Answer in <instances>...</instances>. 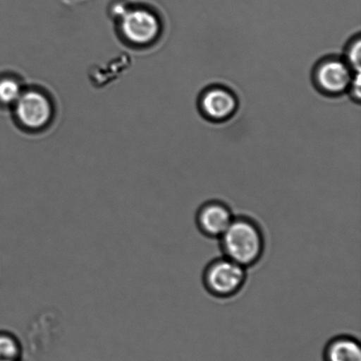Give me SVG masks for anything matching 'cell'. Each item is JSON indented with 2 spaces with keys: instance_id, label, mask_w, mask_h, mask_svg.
Instances as JSON below:
<instances>
[{
  "instance_id": "cell-10",
  "label": "cell",
  "mask_w": 361,
  "mask_h": 361,
  "mask_svg": "<svg viewBox=\"0 0 361 361\" xmlns=\"http://www.w3.org/2000/svg\"><path fill=\"white\" fill-rule=\"evenodd\" d=\"M345 62L351 67L353 72L360 73L361 40L360 35L353 37L345 49Z\"/></svg>"
},
{
  "instance_id": "cell-2",
  "label": "cell",
  "mask_w": 361,
  "mask_h": 361,
  "mask_svg": "<svg viewBox=\"0 0 361 361\" xmlns=\"http://www.w3.org/2000/svg\"><path fill=\"white\" fill-rule=\"evenodd\" d=\"M121 8L115 14L118 30L122 40L136 48L149 47L160 39L164 30L161 17L154 11L145 7Z\"/></svg>"
},
{
  "instance_id": "cell-8",
  "label": "cell",
  "mask_w": 361,
  "mask_h": 361,
  "mask_svg": "<svg viewBox=\"0 0 361 361\" xmlns=\"http://www.w3.org/2000/svg\"><path fill=\"white\" fill-rule=\"evenodd\" d=\"M324 361H361L360 342L351 336H338L328 342Z\"/></svg>"
},
{
  "instance_id": "cell-9",
  "label": "cell",
  "mask_w": 361,
  "mask_h": 361,
  "mask_svg": "<svg viewBox=\"0 0 361 361\" xmlns=\"http://www.w3.org/2000/svg\"><path fill=\"white\" fill-rule=\"evenodd\" d=\"M25 87L21 78L16 73L3 74L0 76V105L12 108Z\"/></svg>"
},
{
  "instance_id": "cell-5",
  "label": "cell",
  "mask_w": 361,
  "mask_h": 361,
  "mask_svg": "<svg viewBox=\"0 0 361 361\" xmlns=\"http://www.w3.org/2000/svg\"><path fill=\"white\" fill-rule=\"evenodd\" d=\"M355 73L344 58L326 57L314 67L313 81L321 93L339 97L348 92Z\"/></svg>"
},
{
  "instance_id": "cell-6",
  "label": "cell",
  "mask_w": 361,
  "mask_h": 361,
  "mask_svg": "<svg viewBox=\"0 0 361 361\" xmlns=\"http://www.w3.org/2000/svg\"><path fill=\"white\" fill-rule=\"evenodd\" d=\"M239 108L236 95L222 85H214L202 92L198 99V109L204 119L214 123L228 122Z\"/></svg>"
},
{
  "instance_id": "cell-11",
  "label": "cell",
  "mask_w": 361,
  "mask_h": 361,
  "mask_svg": "<svg viewBox=\"0 0 361 361\" xmlns=\"http://www.w3.org/2000/svg\"><path fill=\"white\" fill-rule=\"evenodd\" d=\"M348 93L353 100L360 101L361 97V76L360 73H357L353 76L351 85H350Z\"/></svg>"
},
{
  "instance_id": "cell-1",
  "label": "cell",
  "mask_w": 361,
  "mask_h": 361,
  "mask_svg": "<svg viewBox=\"0 0 361 361\" xmlns=\"http://www.w3.org/2000/svg\"><path fill=\"white\" fill-rule=\"evenodd\" d=\"M219 239L223 256L244 268L254 266L263 256L265 244L263 231L250 218L235 217Z\"/></svg>"
},
{
  "instance_id": "cell-3",
  "label": "cell",
  "mask_w": 361,
  "mask_h": 361,
  "mask_svg": "<svg viewBox=\"0 0 361 361\" xmlns=\"http://www.w3.org/2000/svg\"><path fill=\"white\" fill-rule=\"evenodd\" d=\"M12 109L17 125L31 133L51 126L56 112L55 102L49 92L35 86L25 87Z\"/></svg>"
},
{
  "instance_id": "cell-4",
  "label": "cell",
  "mask_w": 361,
  "mask_h": 361,
  "mask_svg": "<svg viewBox=\"0 0 361 361\" xmlns=\"http://www.w3.org/2000/svg\"><path fill=\"white\" fill-rule=\"evenodd\" d=\"M247 280V268L225 256L217 258L205 268L203 283L207 291L219 299L235 296Z\"/></svg>"
},
{
  "instance_id": "cell-7",
  "label": "cell",
  "mask_w": 361,
  "mask_h": 361,
  "mask_svg": "<svg viewBox=\"0 0 361 361\" xmlns=\"http://www.w3.org/2000/svg\"><path fill=\"white\" fill-rule=\"evenodd\" d=\"M235 218L231 208L221 201H209L198 210L196 222L202 235L219 239Z\"/></svg>"
},
{
  "instance_id": "cell-12",
  "label": "cell",
  "mask_w": 361,
  "mask_h": 361,
  "mask_svg": "<svg viewBox=\"0 0 361 361\" xmlns=\"http://www.w3.org/2000/svg\"><path fill=\"white\" fill-rule=\"evenodd\" d=\"M14 349V343L13 339L6 337V336H0V360L6 358L9 353H12Z\"/></svg>"
}]
</instances>
